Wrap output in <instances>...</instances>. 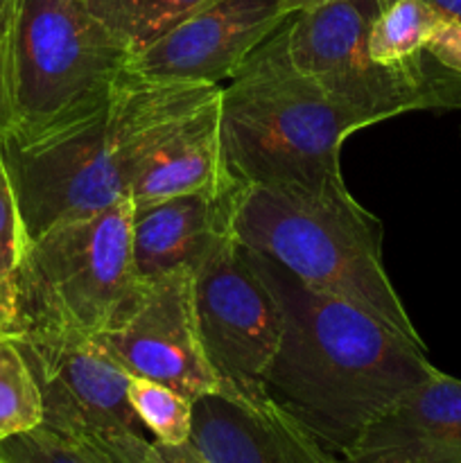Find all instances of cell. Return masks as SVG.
I'll use <instances>...</instances> for the list:
<instances>
[{"label": "cell", "mask_w": 461, "mask_h": 463, "mask_svg": "<svg viewBox=\"0 0 461 463\" xmlns=\"http://www.w3.org/2000/svg\"><path fill=\"white\" fill-rule=\"evenodd\" d=\"M391 0H380V5H387ZM428 5H432L438 14H441L446 21H456L461 23V0H425Z\"/></svg>", "instance_id": "obj_26"}, {"label": "cell", "mask_w": 461, "mask_h": 463, "mask_svg": "<svg viewBox=\"0 0 461 463\" xmlns=\"http://www.w3.org/2000/svg\"><path fill=\"white\" fill-rule=\"evenodd\" d=\"M217 93L220 86L125 75L111 98L75 125L27 140L0 136L27 242L129 197L149 156Z\"/></svg>", "instance_id": "obj_2"}, {"label": "cell", "mask_w": 461, "mask_h": 463, "mask_svg": "<svg viewBox=\"0 0 461 463\" xmlns=\"http://www.w3.org/2000/svg\"><path fill=\"white\" fill-rule=\"evenodd\" d=\"M25 229H23L21 208H18L16 190L12 176L5 165L3 147H0V294L9 298L12 280L25 253Z\"/></svg>", "instance_id": "obj_21"}, {"label": "cell", "mask_w": 461, "mask_h": 463, "mask_svg": "<svg viewBox=\"0 0 461 463\" xmlns=\"http://www.w3.org/2000/svg\"><path fill=\"white\" fill-rule=\"evenodd\" d=\"M0 330H3V321H0Z\"/></svg>", "instance_id": "obj_31"}, {"label": "cell", "mask_w": 461, "mask_h": 463, "mask_svg": "<svg viewBox=\"0 0 461 463\" xmlns=\"http://www.w3.org/2000/svg\"><path fill=\"white\" fill-rule=\"evenodd\" d=\"M238 188L224 193H197L134 203L131 251L136 274L143 283L163 274L197 267L217 240L230 231Z\"/></svg>", "instance_id": "obj_14"}, {"label": "cell", "mask_w": 461, "mask_h": 463, "mask_svg": "<svg viewBox=\"0 0 461 463\" xmlns=\"http://www.w3.org/2000/svg\"><path fill=\"white\" fill-rule=\"evenodd\" d=\"M131 52L84 0H16L7 45L12 129L39 138L102 107Z\"/></svg>", "instance_id": "obj_6"}, {"label": "cell", "mask_w": 461, "mask_h": 463, "mask_svg": "<svg viewBox=\"0 0 461 463\" xmlns=\"http://www.w3.org/2000/svg\"><path fill=\"white\" fill-rule=\"evenodd\" d=\"M190 443L208 463H346L265 389L221 384L193 402Z\"/></svg>", "instance_id": "obj_12"}, {"label": "cell", "mask_w": 461, "mask_h": 463, "mask_svg": "<svg viewBox=\"0 0 461 463\" xmlns=\"http://www.w3.org/2000/svg\"><path fill=\"white\" fill-rule=\"evenodd\" d=\"M0 321H3V328H5V317L3 315H0Z\"/></svg>", "instance_id": "obj_30"}, {"label": "cell", "mask_w": 461, "mask_h": 463, "mask_svg": "<svg viewBox=\"0 0 461 463\" xmlns=\"http://www.w3.org/2000/svg\"><path fill=\"white\" fill-rule=\"evenodd\" d=\"M84 3H86V0H84Z\"/></svg>", "instance_id": "obj_32"}, {"label": "cell", "mask_w": 461, "mask_h": 463, "mask_svg": "<svg viewBox=\"0 0 461 463\" xmlns=\"http://www.w3.org/2000/svg\"><path fill=\"white\" fill-rule=\"evenodd\" d=\"M212 0H86V7L127 45L134 57Z\"/></svg>", "instance_id": "obj_17"}, {"label": "cell", "mask_w": 461, "mask_h": 463, "mask_svg": "<svg viewBox=\"0 0 461 463\" xmlns=\"http://www.w3.org/2000/svg\"><path fill=\"white\" fill-rule=\"evenodd\" d=\"M12 98H9V75H7V50L0 41V136L12 129Z\"/></svg>", "instance_id": "obj_24"}, {"label": "cell", "mask_w": 461, "mask_h": 463, "mask_svg": "<svg viewBox=\"0 0 461 463\" xmlns=\"http://www.w3.org/2000/svg\"><path fill=\"white\" fill-rule=\"evenodd\" d=\"M90 443L99 448L113 463H165L158 455L156 446L149 437L136 432L86 434Z\"/></svg>", "instance_id": "obj_22"}, {"label": "cell", "mask_w": 461, "mask_h": 463, "mask_svg": "<svg viewBox=\"0 0 461 463\" xmlns=\"http://www.w3.org/2000/svg\"><path fill=\"white\" fill-rule=\"evenodd\" d=\"M230 188H238V184L226 172L217 93L149 156L131 185L129 197L134 203H152Z\"/></svg>", "instance_id": "obj_15"}, {"label": "cell", "mask_w": 461, "mask_h": 463, "mask_svg": "<svg viewBox=\"0 0 461 463\" xmlns=\"http://www.w3.org/2000/svg\"><path fill=\"white\" fill-rule=\"evenodd\" d=\"M346 463H461V380L434 371L342 457Z\"/></svg>", "instance_id": "obj_13"}, {"label": "cell", "mask_w": 461, "mask_h": 463, "mask_svg": "<svg viewBox=\"0 0 461 463\" xmlns=\"http://www.w3.org/2000/svg\"><path fill=\"white\" fill-rule=\"evenodd\" d=\"M292 18L276 0H212L136 52L127 75L220 86Z\"/></svg>", "instance_id": "obj_11"}, {"label": "cell", "mask_w": 461, "mask_h": 463, "mask_svg": "<svg viewBox=\"0 0 461 463\" xmlns=\"http://www.w3.org/2000/svg\"><path fill=\"white\" fill-rule=\"evenodd\" d=\"M380 0H330L285 23L294 66L334 102L373 125L409 111L461 109V75L425 54L407 68H384L369 57V30Z\"/></svg>", "instance_id": "obj_7"}, {"label": "cell", "mask_w": 461, "mask_h": 463, "mask_svg": "<svg viewBox=\"0 0 461 463\" xmlns=\"http://www.w3.org/2000/svg\"><path fill=\"white\" fill-rule=\"evenodd\" d=\"M446 18L425 0H391L373 18L369 57L384 68H407L423 61L428 43Z\"/></svg>", "instance_id": "obj_16"}, {"label": "cell", "mask_w": 461, "mask_h": 463, "mask_svg": "<svg viewBox=\"0 0 461 463\" xmlns=\"http://www.w3.org/2000/svg\"><path fill=\"white\" fill-rule=\"evenodd\" d=\"M425 52L437 59L447 71L461 75V23L446 21L432 36Z\"/></svg>", "instance_id": "obj_23"}, {"label": "cell", "mask_w": 461, "mask_h": 463, "mask_svg": "<svg viewBox=\"0 0 461 463\" xmlns=\"http://www.w3.org/2000/svg\"><path fill=\"white\" fill-rule=\"evenodd\" d=\"M371 125L294 66L285 25L220 89L221 149L240 188L339 184L343 140Z\"/></svg>", "instance_id": "obj_3"}, {"label": "cell", "mask_w": 461, "mask_h": 463, "mask_svg": "<svg viewBox=\"0 0 461 463\" xmlns=\"http://www.w3.org/2000/svg\"><path fill=\"white\" fill-rule=\"evenodd\" d=\"M0 315L5 317V324H7V319H9V298L3 297V294H0Z\"/></svg>", "instance_id": "obj_29"}, {"label": "cell", "mask_w": 461, "mask_h": 463, "mask_svg": "<svg viewBox=\"0 0 461 463\" xmlns=\"http://www.w3.org/2000/svg\"><path fill=\"white\" fill-rule=\"evenodd\" d=\"M276 3L280 5V9H283L285 14H289V16H296V14L310 12V9L321 7V5L330 3V0H276Z\"/></svg>", "instance_id": "obj_28"}, {"label": "cell", "mask_w": 461, "mask_h": 463, "mask_svg": "<svg viewBox=\"0 0 461 463\" xmlns=\"http://www.w3.org/2000/svg\"><path fill=\"white\" fill-rule=\"evenodd\" d=\"M242 253L274 294L283 319L262 387L328 450L343 457L378 416L437 366L425 346L400 337L362 307L307 288L253 249L242 247Z\"/></svg>", "instance_id": "obj_1"}, {"label": "cell", "mask_w": 461, "mask_h": 463, "mask_svg": "<svg viewBox=\"0 0 461 463\" xmlns=\"http://www.w3.org/2000/svg\"><path fill=\"white\" fill-rule=\"evenodd\" d=\"M0 463H113L89 439L39 425L0 443Z\"/></svg>", "instance_id": "obj_20"}, {"label": "cell", "mask_w": 461, "mask_h": 463, "mask_svg": "<svg viewBox=\"0 0 461 463\" xmlns=\"http://www.w3.org/2000/svg\"><path fill=\"white\" fill-rule=\"evenodd\" d=\"M43 425V401L21 346L0 330V443Z\"/></svg>", "instance_id": "obj_18"}, {"label": "cell", "mask_w": 461, "mask_h": 463, "mask_svg": "<svg viewBox=\"0 0 461 463\" xmlns=\"http://www.w3.org/2000/svg\"><path fill=\"white\" fill-rule=\"evenodd\" d=\"M16 339L43 401V425L72 437L147 432L129 402L131 373L98 335L68 328L5 330Z\"/></svg>", "instance_id": "obj_9"}, {"label": "cell", "mask_w": 461, "mask_h": 463, "mask_svg": "<svg viewBox=\"0 0 461 463\" xmlns=\"http://www.w3.org/2000/svg\"><path fill=\"white\" fill-rule=\"evenodd\" d=\"M14 9H16V0H0V41H3L5 50L9 45V32H12Z\"/></svg>", "instance_id": "obj_27"}, {"label": "cell", "mask_w": 461, "mask_h": 463, "mask_svg": "<svg viewBox=\"0 0 461 463\" xmlns=\"http://www.w3.org/2000/svg\"><path fill=\"white\" fill-rule=\"evenodd\" d=\"M194 306L208 362L221 384L260 392L283 333L278 303L244 260L233 233L194 267Z\"/></svg>", "instance_id": "obj_8"}, {"label": "cell", "mask_w": 461, "mask_h": 463, "mask_svg": "<svg viewBox=\"0 0 461 463\" xmlns=\"http://www.w3.org/2000/svg\"><path fill=\"white\" fill-rule=\"evenodd\" d=\"M230 231L242 247L276 260L307 288L343 298L425 346L384 271L380 222L343 181L240 188Z\"/></svg>", "instance_id": "obj_4"}, {"label": "cell", "mask_w": 461, "mask_h": 463, "mask_svg": "<svg viewBox=\"0 0 461 463\" xmlns=\"http://www.w3.org/2000/svg\"><path fill=\"white\" fill-rule=\"evenodd\" d=\"M129 402L140 425L158 446H181L193 432V401L156 380L129 378Z\"/></svg>", "instance_id": "obj_19"}, {"label": "cell", "mask_w": 461, "mask_h": 463, "mask_svg": "<svg viewBox=\"0 0 461 463\" xmlns=\"http://www.w3.org/2000/svg\"><path fill=\"white\" fill-rule=\"evenodd\" d=\"M131 197L72 217L30 240L12 280L3 330L68 328L102 335L143 292L131 251Z\"/></svg>", "instance_id": "obj_5"}, {"label": "cell", "mask_w": 461, "mask_h": 463, "mask_svg": "<svg viewBox=\"0 0 461 463\" xmlns=\"http://www.w3.org/2000/svg\"><path fill=\"white\" fill-rule=\"evenodd\" d=\"M98 337L131 375L167 384L193 402L221 387L199 333L193 267L143 283L129 315Z\"/></svg>", "instance_id": "obj_10"}, {"label": "cell", "mask_w": 461, "mask_h": 463, "mask_svg": "<svg viewBox=\"0 0 461 463\" xmlns=\"http://www.w3.org/2000/svg\"><path fill=\"white\" fill-rule=\"evenodd\" d=\"M154 446H156L158 455H161V459L165 463H208L194 450V446L190 441L181 443V446H158V443H154Z\"/></svg>", "instance_id": "obj_25"}]
</instances>
